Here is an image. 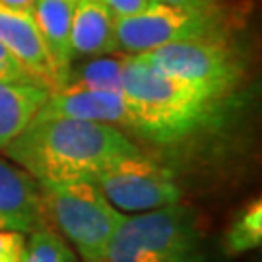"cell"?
I'll use <instances>...</instances> for the list:
<instances>
[{"label": "cell", "mask_w": 262, "mask_h": 262, "mask_svg": "<svg viewBox=\"0 0 262 262\" xmlns=\"http://www.w3.org/2000/svg\"><path fill=\"white\" fill-rule=\"evenodd\" d=\"M140 58L163 74L229 94L241 78V60L224 39H192L161 45Z\"/></svg>", "instance_id": "cell-7"}, {"label": "cell", "mask_w": 262, "mask_h": 262, "mask_svg": "<svg viewBox=\"0 0 262 262\" xmlns=\"http://www.w3.org/2000/svg\"><path fill=\"white\" fill-rule=\"evenodd\" d=\"M262 243V202L256 198L239 212L224 235L227 254H243L258 249Z\"/></svg>", "instance_id": "cell-15"}, {"label": "cell", "mask_w": 262, "mask_h": 262, "mask_svg": "<svg viewBox=\"0 0 262 262\" xmlns=\"http://www.w3.org/2000/svg\"><path fill=\"white\" fill-rule=\"evenodd\" d=\"M105 262H212L194 210L187 204L156 208L124 217Z\"/></svg>", "instance_id": "cell-3"}, {"label": "cell", "mask_w": 262, "mask_h": 262, "mask_svg": "<svg viewBox=\"0 0 262 262\" xmlns=\"http://www.w3.org/2000/svg\"><path fill=\"white\" fill-rule=\"evenodd\" d=\"M94 183L113 206L126 212H150L183 198L173 173L142 151L113 161L95 175Z\"/></svg>", "instance_id": "cell-6"}, {"label": "cell", "mask_w": 262, "mask_h": 262, "mask_svg": "<svg viewBox=\"0 0 262 262\" xmlns=\"http://www.w3.org/2000/svg\"><path fill=\"white\" fill-rule=\"evenodd\" d=\"M74 2H76V0H74Z\"/></svg>", "instance_id": "cell-22"}, {"label": "cell", "mask_w": 262, "mask_h": 262, "mask_svg": "<svg viewBox=\"0 0 262 262\" xmlns=\"http://www.w3.org/2000/svg\"><path fill=\"white\" fill-rule=\"evenodd\" d=\"M225 21L220 4L190 8L151 2L134 16L115 18L119 49L138 55L161 45L192 39H224Z\"/></svg>", "instance_id": "cell-5"}, {"label": "cell", "mask_w": 262, "mask_h": 262, "mask_svg": "<svg viewBox=\"0 0 262 262\" xmlns=\"http://www.w3.org/2000/svg\"><path fill=\"white\" fill-rule=\"evenodd\" d=\"M26 243V233L0 231V262H19Z\"/></svg>", "instance_id": "cell-17"}, {"label": "cell", "mask_w": 262, "mask_h": 262, "mask_svg": "<svg viewBox=\"0 0 262 262\" xmlns=\"http://www.w3.org/2000/svg\"><path fill=\"white\" fill-rule=\"evenodd\" d=\"M103 2L113 12L115 18H126V16H134L142 10H146L154 0H103Z\"/></svg>", "instance_id": "cell-19"}, {"label": "cell", "mask_w": 262, "mask_h": 262, "mask_svg": "<svg viewBox=\"0 0 262 262\" xmlns=\"http://www.w3.org/2000/svg\"><path fill=\"white\" fill-rule=\"evenodd\" d=\"M119 49L115 16L103 0H76L70 24L72 60L80 56H105Z\"/></svg>", "instance_id": "cell-11"}, {"label": "cell", "mask_w": 262, "mask_h": 262, "mask_svg": "<svg viewBox=\"0 0 262 262\" xmlns=\"http://www.w3.org/2000/svg\"><path fill=\"white\" fill-rule=\"evenodd\" d=\"M122 60L124 58L94 56V60L84 62L78 68H70L66 82L62 85L97 90V92H121Z\"/></svg>", "instance_id": "cell-14"}, {"label": "cell", "mask_w": 262, "mask_h": 262, "mask_svg": "<svg viewBox=\"0 0 262 262\" xmlns=\"http://www.w3.org/2000/svg\"><path fill=\"white\" fill-rule=\"evenodd\" d=\"M45 215L37 179L0 159V231L31 233L43 227Z\"/></svg>", "instance_id": "cell-10"}, {"label": "cell", "mask_w": 262, "mask_h": 262, "mask_svg": "<svg viewBox=\"0 0 262 262\" xmlns=\"http://www.w3.org/2000/svg\"><path fill=\"white\" fill-rule=\"evenodd\" d=\"M33 4L35 0H0V6L14 10V12H28V14H31Z\"/></svg>", "instance_id": "cell-21"}, {"label": "cell", "mask_w": 262, "mask_h": 262, "mask_svg": "<svg viewBox=\"0 0 262 262\" xmlns=\"http://www.w3.org/2000/svg\"><path fill=\"white\" fill-rule=\"evenodd\" d=\"M0 43L35 82L43 84L51 92L58 88L53 58L31 14L0 6Z\"/></svg>", "instance_id": "cell-9"}, {"label": "cell", "mask_w": 262, "mask_h": 262, "mask_svg": "<svg viewBox=\"0 0 262 262\" xmlns=\"http://www.w3.org/2000/svg\"><path fill=\"white\" fill-rule=\"evenodd\" d=\"M49 94V88L33 80H0V150L28 128Z\"/></svg>", "instance_id": "cell-12"}, {"label": "cell", "mask_w": 262, "mask_h": 262, "mask_svg": "<svg viewBox=\"0 0 262 262\" xmlns=\"http://www.w3.org/2000/svg\"><path fill=\"white\" fill-rule=\"evenodd\" d=\"M72 12H74V0H35L31 10L39 33L53 58L58 76V88L66 82V76L72 68V51H70Z\"/></svg>", "instance_id": "cell-13"}, {"label": "cell", "mask_w": 262, "mask_h": 262, "mask_svg": "<svg viewBox=\"0 0 262 262\" xmlns=\"http://www.w3.org/2000/svg\"><path fill=\"white\" fill-rule=\"evenodd\" d=\"M39 183L92 181L107 165L138 146L113 124L78 119H33L4 148Z\"/></svg>", "instance_id": "cell-1"}, {"label": "cell", "mask_w": 262, "mask_h": 262, "mask_svg": "<svg viewBox=\"0 0 262 262\" xmlns=\"http://www.w3.org/2000/svg\"><path fill=\"white\" fill-rule=\"evenodd\" d=\"M0 80H33L2 43H0Z\"/></svg>", "instance_id": "cell-18"}, {"label": "cell", "mask_w": 262, "mask_h": 262, "mask_svg": "<svg viewBox=\"0 0 262 262\" xmlns=\"http://www.w3.org/2000/svg\"><path fill=\"white\" fill-rule=\"evenodd\" d=\"M35 119H78L130 128V115L122 92H97L70 85L53 90Z\"/></svg>", "instance_id": "cell-8"}, {"label": "cell", "mask_w": 262, "mask_h": 262, "mask_svg": "<svg viewBox=\"0 0 262 262\" xmlns=\"http://www.w3.org/2000/svg\"><path fill=\"white\" fill-rule=\"evenodd\" d=\"M121 82L130 128L156 142H177L206 128L220 117L227 95L163 74L138 55L122 60Z\"/></svg>", "instance_id": "cell-2"}, {"label": "cell", "mask_w": 262, "mask_h": 262, "mask_svg": "<svg viewBox=\"0 0 262 262\" xmlns=\"http://www.w3.org/2000/svg\"><path fill=\"white\" fill-rule=\"evenodd\" d=\"M161 4H171V6H190V8H204V6H215L217 0H154Z\"/></svg>", "instance_id": "cell-20"}, {"label": "cell", "mask_w": 262, "mask_h": 262, "mask_svg": "<svg viewBox=\"0 0 262 262\" xmlns=\"http://www.w3.org/2000/svg\"><path fill=\"white\" fill-rule=\"evenodd\" d=\"M43 206L88 262H105L113 235L126 215L92 181L39 183Z\"/></svg>", "instance_id": "cell-4"}, {"label": "cell", "mask_w": 262, "mask_h": 262, "mask_svg": "<svg viewBox=\"0 0 262 262\" xmlns=\"http://www.w3.org/2000/svg\"><path fill=\"white\" fill-rule=\"evenodd\" d=\"M19 262H76V254L62 235L43 225L29 233Z\"/></svg>", "instance_id": "cell-16"}]
</instances>
